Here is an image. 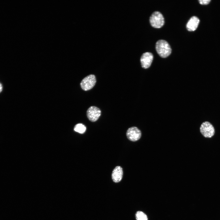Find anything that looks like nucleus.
Masks as SVG:
<instances>
[{"instance_id": "1", "label": "nucleus", "mask_w": 220, "mask_h": 220, "mask_svg": "<svg viewBox=\"0 0 220 220\" xmlns=\"http://www.w3.org/2000/svg\"><path fill=\"white\" fill-rule=\"evenodd\" d=\"M156 51L160 57L166 58L170 54L171 49L169 43L163 40L158 41L156 45Z\"/></svg>"}, {"instance_id": "2", "label": "nucleus", "mask_w": 220, "mask_h": 220, "mask_svg": "<svg viewBox=\"0 0 220 220\" xmlns=\"http://www.w3.org/2000/svg\"><path fill=\"white\" fill-rule=\"evenodd\" d=\"M149 21L151 25L156 28L162 27L164 23L163 15L158 11H155L152 13L150 16Z\"/></svg>"}, {"instance_id": "3", "label": "nucleus", "mask_w": 220, "mask_h": 220, "mask_svg": "<svg viewBox=\"0 0 220 220\" xmlns=\"http://www.w3.org/2000/svg\"><path fill=\"white\" fill-rule=\"evenodd\" d=\"M96 82L95 76L94 75L91 74L86 76L82 80L80 83L81 87L84 90H89L94 87Z\"/></svg>"}, {"instance_id": "4", "label": "nucleus", "mask_w": 220, "mask_h": 220, "mask_svg": "<svg viewBox=\"0 0 220 220\" xmlns=\"http://www.w3.org/2000/svg\"><path fill=\"white\" fill-rule=\"evenodd\" d=\"M202 134L205 138H210L214 134L215 130L212 125L208 122L203 123L200 127Z\"/></svg>"}, {"instance_id": "5", "label": "nucleus", "mask_w": 220, "mask_h": 220, "mask_svg": "<svg viewBox=\"0 0 220 220\" xmlns=\"http://www.w3.org/2000/svg\"><path fill=\"white\" fill-rule=\"evenodd\" d=\"M126 135L128 139L132 141H136L141 138V131L137 127H135L129 128L127 130Z\"/></svg>"}, {"instance_id": "6", "label": "nucleus", "mask_w": 220, "mask_h": 220, "mask_svg": "<svg viewBox=\"0 0 220 220\" xmlns=\"http://www.w3.org/2000/svg\"><path fill=\"white\" fill-rule=\"evenodd\" d=\"M87 117L89 120L91 122L96 121L101 115L100 109L95 106H91L89 107L86 112Z\"/></svg>"}, {"instance_id": "7", "label": "nucleus", "mask_w": 220, "mask_h": 220, "mask_svg": "<svg viewBox=\"0 0 220 220\" xmlns=\"http://www.w3.org/2000/svg\"><path fill=\"white\" fill-rule=\"evenodd\" d=\"M153 58L152 53L150 52H145L142 54L140 61L142 68L146 69L149 68L152 62Z\"/></svg>"}, {"instance_id": "8", "label": "nucleus", "mask_w": 220, "mask_h": 220, "mask_svg": "<svg viewBox=\"0 0 220 220\" xmlns=\"http://www.w3.org/2000/svg\"><path fill=\"white\" fill-rule=\"evenodd\" d=\"M123 175V170L122 168L117 166L113 170L112 178L113 181L116 183L120 182L122 180Z\"/></svg>"}, {"instance_id": "9", "label": "nucleus", "mask_w": 220, "mask_h": 220, "mask_svg": "<svg viewBox=\"0 0 220 220\" xmlns=\"http://www.w3.org/2000/svg\"><path fill=\"white\" fill-rule=\"evenodd\" d=\"M200 22L199 18L196 16L192 17L187 22L186 28L190 31H194L197 28Z\"/></svg>"}, {"instance_id": "10", "label": "nucleus", "mask_w": 220, "mask_h": 220, "mask_svg": "<svg viewBox=\"0 0 220 220\" xmlns=\"http://www.w3.org/2000/svg\"><path fill=\"white\" fill-rule=\"evenodd\" d=\"M86 127L82 123L76 124L74 128V130L80 134L84 133L86 130Z\"/></svg>"}, {"instance_id": "11", "label": "nucleus", "mask_w": 220, "mask_h": 220, "mask_svg": "<svg viewBox=\"0 0 220 220\" xmlns=\"http://www.w3.org/2000/svg\"><path fill=\"white\" fill-rule=\"evenodd\" d=\"M135 218L136 220H148L147 215L141 211H138L136 212Z\"/></svg>"}, {"instance_id": "12", "label": "nucleus", "mask_w": 220, "mask_h": 220, "mask_svg": "<svg viewBox=\"0 0 220 220\" xmlns=\"http://www.w3.org/2000/svg\"><path fill=\"white\" fill-rule=\"evenodd\" d=\"M211 0H200L199 2L200 3L201 5H207L208 4Z\"/></svg>"}, {"instance_id": "13", "label": "nucleus", "mask_w": 220, "mask_h": 220, "mask_svg": "<svg viewBox=\"0 0 220 220\" xmlns=\"http://www.w3.org/2000/svg\"><path fill=\"white\" fill-rule=\"evenodd\" d=\"M2 86L1 83L0 82V93L2 92Z\"/></svg>"}]
</instances>
